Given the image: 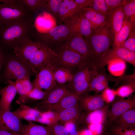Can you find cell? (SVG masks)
Returning a JSON list of instances; mask_svg holds the SVG:
<instances>
[{"label":"cell","mask_w":135,"mask_h":135,"mask_svg":"<svg viewBox=\"0 0 135 135\" xmlns=\"http://www.w3.org/2000/svg\"><path fill=\"white\" fill-rule=\"evenodd\" d=\"M34 74L50 64H54L57 53L51 48L30 38L25 40L13 51Z\"/></svg>","instance_id":"1"},{"label":"cell","mask_w":135,"mask_h":135,"mask_svg":"<svg viewBox=\"0 0 135 135\" xmlns=\"http://www.w3.org/2000/svg\"><path fill=\"white\" fill-rule=\"evenodd\" d=\"M34 16L6 26L0 27V42L12 52L25 40L31 38L34 31Z\"/></svg>","instance_id":"2"},{"label":"cell","mask_w":135,"mask_h":135,"mask_svg":"<svg viewBox=\"0 0 135 135\" xmlns=\"http://www.w3.org/2000/svg\"><path fill=\"white\" fill-rule=\"evenodd\" d=\"M92 53L94 59L93 65L96 64L110 49L114 40L112 33L107 21L97 28L93 30L92 34L84 39Z\"/></svg>","instance_id":"3"},{"label":"cell","mask_w":135,"mask_h":135,"mask_svg":"<svg viewBox=\"0 0 135 135\" xmlns=\"http://www.w3.org/2000/svg\"><path fill=\"white\" fill-rule=\"evenodd\" d=\"M0 80L5 84L9 81L16 80L26 76L34 75L25 64L13 52L6 51L5 56Z\"/></svg>","instance_id":"4"},{"label":"cell","mask_w":135,"mask_h":135,"mask_svg":"<svg viewBox=\"0 0 135 135\" xmlns=\"http://www.w3.org/2000/svg\"><path fill=\"white\" fill-rule=\"evenodd\" d=\"M33 14L16 0H4L0 2V27L26 20Z\"/></svg>","instance_id":"5"},{"label":"cell","mask_w":135,"mask_h":135,"mask_svg":"<svg viewBox=\"0 0 135 135\" xmlns=\"http://www.w3.org/2000/svg\"><path fill=\"white\" fill-rule=\"evenodd\" d=\"M97 72L92 64H88L76 70L72 81L66 84L71 92L79 96L87 93L90 83Z\"/></svg>","instance_id":"6"},{"label":"cell","mask_w":135,"mask_h":135,"mask_svg":"<svg viewBox=\"0 0 135 135\" xmlns=\"http://www.w3.org/2000/svg\"><path fill=\"white\" fill-rule=\"evenodd\" d=\"M54 50L57 54L54 65L69 69L74 73L77 69L91 63L86 59L68 48L65 43Z\"/></svg>","instance_id":"7"},{"label":"cell","mask_w":135,"mask_h":135,"mask_svg":"<svg viewBox=\"0 0 135 135\" xmlns=\"http://www.w3.org/2000/svg\"><path fill=\"white\" fill-rule=\"evenodd\" d=\"M70 34V28L67 24L57 26L48 32L44 34L33 32L31 39L33 41L40 42L52 48L58 46L66 41Z\"/></svg>","instance_id":"8"},{"label":"cell","mask_w":135,"mask_h":135,"mask_svg":"<svg viewBox=\"0 0 135 135\" xmlns=\"http://www.w3.org/2000/svg\"><path fill=\"white\" fill-rule=\"evenodd\" d=\"M55 68L54 64H50L40 70L32 82L33 88L44 90L47 95L57 84L54 74V70Z\"/></svg>","instance_id":"9"},{"label":"cell","mask_w":135,"mask_h":135,"mask_svg":"<svg viewBox=\"0 0 135 135\" xmlns=\"http://www.w3.org/2000/svg\"><path fill=\"white\" fill-rule=\"evenodd\" d=\"M10 110L3 111L0 109V128L12 134L24 135L25 124Z\"/></svg>","instance_id":"10"},{"label":"cell","mask_w":135,"mask_h":135,"mask_svg":"<svg viewBox=\"0 0 135 135\" xmlns=\"http://www.w3.org/2000/svg\"><path fill=\"white\" fill-rule=\"evenodd\" d=\"M66 42V44L68 48L94 64V59L92 53L86 41L82 36L78 34H70Z\"/></svg>","instance_id":"11"},{"label":"cell","mask_w":135,"mask_h":135,"mask_svg":"<svg viewBox=\"0 0 135 135\" xmlns=\"http://www.w3.org/2000/svg\"><path fill=\"white\" fill-rule=\"evenodd\" d=\"M67 24L70 29V34H78L84 39L88 38L93 32L89 22L82 12L71 18Z\"/></svg>","instance_id":"12"},{"label":"cell","mask_w":135,"mask_h":135,"mask_svg":"<svg viewBox=\"0 0 135 135\" xmlns=\"http://www.w3.org/2000/svg\"><path fill=\"white\" fill-rule=\"evenodd\" d=\"M79 105L82 110L87 113L101 108L104 106L105 102L101 94L93 95L87 93L79 96Z\"/></svg>","instance_id":"13"},{"label":"cell","mask_w":135,"mask_h":135,"mask_svg":"<svg viewBox=\"0 0 135 135\" xmlns=\"http://www.w3.org/2000/svg\"><path fill=\"white\" fill-rule=\"evenodd\" d=\"M71 92L66 84H60L57 83L45 98L36 104L35 108H38L45 105L56 103Z\"/></svg>","instance_id":"14"},{"label":"cell","mask_w":135,"mask_h":135,"mask_svg":"<svg viewBox=\"0 0 135 135\" xmlns=\"http://www.w3.org/2000/svg\"><path fill=\"white\" fill-rule=\"evenodd\" d=\"M135 99L126 100L120 98L115 100L112 105L108 116L111 122L115 121L121 115L127 111L134 108Z\"/></svg>","instance_id":"15"},{"label":"cell","mask_w":135,"mask_h":135,"mask_svg":"<svg viewBox=\"0 0 135 135\" xmlns=\"http://www.w3.org/2000/svg\"><path fill=\"white\" fill-rule=\"evenodd\" d=\"M112 76L107 74L104 68L97 70V72L90 84L88 92H102L108 87L109 81H112Z\"/></svg>","instance_id":"16"},{"label":"cell","mask_w":135,"mask_h":135,"mask_svg":"<svg viewBox=\"0 0 135 135\" xmlns=\"http://www.w3.org/2000/svg\"><path fill=\"white\" fill-rule=\"evenodd\" d=\"M79 100V96L71 92L56 103L45 105L37 108L45 110V111L50 110L58 112L78 104Z\"/></svg>","instance_id":"17"},{"label":"cell","mask_w":135,"mask_h":135,"mask_svg":"<svg viewBox=\"0 0 135 135\" xmlns=\"http://www.w3.org/2000/svg\"><path fill=\"white\" fill-rule=\"evenodd\" d=\"M34 21V27L40 33H46L57 26L56 18L46 11L39 14Z\"/></svg>","instance_id":"18"},{"label":"cell","mask_w":135,"mask_h":135,"mask_svg":"<svg viewBox=\"0 0 135 135\" xmlns=\"http://www.w3.org/2000/svg\"><path fill=\"white\" fill-rule=\"evenodd\" d=\"M124 18L123 5L114 8L108 17L107 22L113 34V42L122 27Z\"/></svg>","instance_id":"19"},{"label":"cell","mask_w":135,"mask_h":135,"mask_svg":"<svg viewBox=\"0 0 135 135\" xmlns=\"http://www.w3.org/2000/svg\"><path fill=\"white\" fill-rule=\"evenodd\" d=\"M7 84L0 90V109L3 111L10 110L11 104L17 93L14 82L10 80Z\"/></svg>","instance_id":"20"},{"label":"cell","mask_w":135,"mask_h":135,"mask_svg":"<svg viewBox=\"0 0 135 135\" xmlns=\"http://www.w3.org/2000/svg\"><path fill=\"white\" fill-rule=\"evenodd\" d=\"M56 112L59 120L64 124L68 122H72L76 124L83 120L84 116L79 104Z\"/></svg>","instance_id":"21"},{"label":"cell","mask_w":135,"mask_h":135,"mask_svg":"<svg viewBox=\"0 0 135 135\" xmlns=\"http://www.w3.org/2000/svg\"><path fill=\"white\" fill-rule=\"evenodd\" d=\"M82 13V12H81ZM80 12L74 0H62L58 15L64 24Z\"/></svg>","instance_id":"22"},{"label":"cell","mask_w":135,"mask_h":135,"mask_svg":"<svg viewBox=\"0 0 135 135\" xmlns=\"http://www.w3.org/2000/svg\"><path fill=\"white\" fill-rule=\"evenodd\" d=\"M82 13L88 20L93 30L97 28L107 21L108 17L107 16L96 11L90 8H86Z\"/></svg>","instance_id":"23"},{"label":"cell","mask_w":135,"mask_h":135,"mask_svg":"<svg viewBox=\"0 0 135 135\" xmlns=\"http://www.w3.org/2000/svg\"><path fill=\"white\" fill-rule=\"evenodd\" d=\"M109 106H105L102 108L87 113L84 116V119L86 122L88 124L98 123L102 124L108 116L109 112Z\"/></svg>","instance_id":"24"},{"label":"cell","mask_w":135,"mask_h":135,"mask_svg":"<svg viewBox=\"0 0 135 135\" xmlns=\"http://www.w3.org/2000/svg\"><path fill=\"white\" fill-rule=\"evenodd\" d=\"M134 30L135 28L124 18L122 27L112 44L113 48L116 49L120 47H122L128 37Z\"/></svg>","instance_id":"25"},{"label":"cell","mask_w":135,"mask_h":135,"mask_svg":"<svg viewBox=\"0 0 135 135\" xmlns=\"http://www.w3.org/2000/svg\"><path fill=\"white\" fill-rule=\"evenodd\" d=\"M52 135L49 127L36 124L32 121H28L25 124L24 135Z\"/></svg>","instance_id":"26"},{"label":"cell","mask_w":135,"mask_h":135,"mask_svg":"<svg viewBox=\"0 0 135 135\" xmlns=\"http://www.w3.org/2000/svg\"><path fill=\"white\" fill-rule=\"evenodd\" d=\"M47 95V93L45 90L33 87L22 98H18L16 102L21 104L32 101L42 100L45 98Z\"/></svg>","instance_id":"27"},{"label":"cell","mask_w":135,"mask_h":135,"mask_svg":"<svg viewBox=\"0 0 135 135\" xmlns=\"http://www.w3.org/2000/svg\"><path fill=\"white\" fill-rule=\"evenodd\" d=\"M54 74L57 83L64 84L72 81L74 72L71 70L66 68L56 67L54 70Z\"/></svg>","instance_id":"28"},{"label":"cell","mask_w":135,"mask_h":135,"mask_svg":"<svg viewBox=\"0 0 135 135\" xmlns=\"http://www.w3.org/2000/svg\"><path fill=\"white\" fill-rule=\"evenodd\" d=\"M118 126L126 128H134L135 125L134 108L125 112L115 120Z\"/></svg>","instance_id":"29"},{"label":"cell","mask_w":135,"mask_h":135,"mask_svg":"<svg viewBox=\"0 0 135 135\" xmlns=\"http://www.w3.org/2000/svg\"><path fill=\"white\" fill-rule=\"evenodd\" d=\"M13 112L21 120L24 119L26 116H30L36 117L38 120L41 116L42 112L36 108L30 107L25 104H20V107Z\"/></svg>","instance_id":"30"},{"label":"cell","mask_w":135,"mask_h":135,"mask_svg":"<svg viewBox=\"0 0 135 135\" xmlns=\"http://www.w3.org/2000/svg\"><path fill=\"white\" fill-rule=\"evenodd\" d=\"M30 77L26 76L16 80L15 86L17 93L19 95L18 98H20L30 92L33 88Z\"/></svg>","instance_id":"31"},{"label":"cell","mask_w":135,"mask_h":135,"mask_svg":"<svg viewBox=\"0 0 135 135\" xmlns=\"http://www.w3.org/2000/svg\"><path fill=\"white\" fill-rule=\"evenodd\" d=\"M16 2L33 14L43 10L45 0H17Z\"/></svg>","instance_id":"32"},{"label":"cell","mask_w":135,"mask_h":135,"mask_svg":"<svg viewBox=\"0 0 135 135\" xmlns=\"http://www.w3.org/2000/svg\"><path fill=\"white\" fill-rule=\"evenodd\" d=\"M108 64V71L112 74L116 76L122 75L126 69V62L119 58H114L111 60Z\"/></svg>","instance_id":"33"},{"label":"cell","mask_w":135,"mask_h":135,"mask_svg":"<svg viewBox=\"0 0 135 135\" xmlns=\"http://www.w3.org/2000/svg\"><path fill=\"white\" fill-rule=\"evenodd\" d=\"M124 18L135 28V0H124L123 5Z\"/></svg>","instance_id":"34"},{"label":"cell","mask_w":135,"mask_h":135,"mask_svg":"<svg viewBox=\"0 0 135 135\" xmlns=\"http://www.w3.org/2000/svg\"><path fill=\"white\" fill-rule=\"evenodd\" d=\"M59 120L56 112L48 110L42 112L41 116L36 122L49 126L58 122Z\"/></svg>","instance_id":"35"},{"label":"cell","mask_w":135,"mask_h":135,"mask_svg":"<svg viewBox=\"0 0 135 135\" xmlns=\"http://www.w3.org/2000/svg\"><path fill=\"white\" fill-rule=\"evenodd\" d=\"M62 0H45L43 10L49 12L55 18L58 15Z\"/></svg>","instance_id":"36"},{"label":"cell","mask_w":135,"mask_h":135,"mask_svg":"<svg viewBox=\"0 0 135 135\" xmlns=\"http://www.w3.org/2000/svg\"><path fill=\"white\" fill-rule=\"evenodd\" d=\"M88 7L108 17L107 6L104 0H89Z\"/></svg>","instance_id":"37"},{"label":"cell","mask_w":135,"mask_h":135,"mask_svg":"<svg viewBox=\"0 0 135 135\" xmlns=\"http://www.w3.org/2000/svg\"><path fill=\"white\" fill-rule=\"evenodd\" d=\"M135 90V87L128 84H124L118 88L115 91L116 95L121 97H127L132 94Z\"/></svg>","instance_id":"38"},{"label":"cell","mask_w":135,"mask_h":135,"mask_svg":"<svg viewBox=\"0 0 135 135\" xmlns=\"http://www.w3.org/2000/svg\"><path fill=\"white\" fill-rule=\"evenodd\" d=\"M48 126L52 135H68L64 125L57 122Z\"/></svg>","instance_id":"39"},{"label":"cell","mask_w":135,"mask_h":135,"mask_svg":"<svg viewBox=\"0 0 135 135\" xmlns=\"http://www.w3.org/2000/svg\"><path fill=\"white\" fill-rule=\"evenodd\" d=\"M122 47L128 50L135 52V30H133L124 42Z\"/></svg>","instance_id":"40"},{"label":"cell","mask_w":135,"mask_h":135,"mask_svg":"<svg viewBox=\"0 0 135 135\" xmlns=\"http://www.w3.org/2000/svg\"><path fill=\"white\" fill-rule=\"evenodd\" d=\"M101 95L104 102L107 103L113 101L116 95L115 91L109 87L102 92Z\"/></svg>","instance_id":"41"},{"label":"cell","mask_w":135,"mask_h":135,"mask_svg":"<svg viewBox=\"0 0 135 135\" xmlns=\"http://www.w3.org/2000/svg\"><path fill=\"white\" fill-rule=\"evenodd\" d=\"M113 131L115 135H135V130L134 128L118 126L114 128Z\"/></svg>","instance_id":"42"},{"label":"cell","mask_w":135,"mask_h":135,"mask_svg":"<svg viewBox=\"0 0 135 135\" xmlns=\"http://www.w3.org/2000/svg\"><path fill=\"white\" fill-rule=\"evenodd\" d=\"M104 0L108 9V16L114 8L118 6L123 5L124 1V0Z\"/></svg>","instance_id":"43"},{"label":"cell","mask_w":135,"mask_h":135,"mask_svg":"<svg viewBox=\"0 0 135 135\" xmlns=\"http://www.w3.org/2000/svg\"><path fill=\"white\" fill-rule=\"evenodd\" d=\"M89 129L94 135H100L103 130L102 124L98 123H94L88 124Z\"/></svg>","instance_id":"44"},{"label":"cell","mask_w":135,"mask_h":135,"mask_svg":"<svg viewBox=\"0 0 135 135\" xmlns=\"http://www.w3.org/2000/svg\"><path fill=\"white\" fill-rule=\"evenodd\" d=\"M76 2L79 12L81 13L86 8L88 7L89 0H74Z\"/></svg>","instance_id":"45"},{"label":"cell","mask_w":135,"mask_h":135,"mask_svg":"<svg viewBox=\"0 0 135 135\" xmlns=\"http://www.w3.org/2000/svg\"><path fill=\"white\" fill-rule=\"evenodd\" d=\"M6 50L0 42V77L5 60Z\"/></svg>","instance_id":"46"},{"label":"cell","mask_w":135,"mask_h":135,"mask_svg":"<svg viewBox=\"0 0 135 135\" xmlns=\"http://www.w3.org/2000/svg\"><path fill=\"white\" fill-rule=\"evenodd\" d=\"M64 125L68 133H70L76 129V124L72 122H68L64 124Z\"/></svg>","instance_id":"47"},{"label":"cell","mask_w":135,"mask_h":135,"mask_svg":"<svg viewBox=\"0 0 135 135\" xmlns=\"http://www.w3.org/2000/svg\"><path fill=\"white\" fill-rule=\"evenodd\" d=\"M78 135H94L89 129L83 130L78 132Z\"/></svg>","instance_id":"48"},{"label":"cell","mask_w":135,"mask_h":135,"mask_svg":"<svg viewBox=\"0 0 135 135\" xmlns=\"http://www.w3.org/2000/svg\"><path fill=\"white\" fill-rule=\"evenodd\" d=\"M68 135H78V132L76 130L74 131L68 133Z\"/></svg>","instance_id":"49"},{"label":"cell","mask_w":135,"mask_h":135,"mask_svg":"<svg viewBox=\"0 0 135 135\" xmlns=\"http://www.w3.org/2000/svg\"><path fill=\"white\" fill-rule=\"evenodd\" d=\"M13 135H21V134H13Z\"/></svg>","instance_id":"50"},{"label":"cell","mask_w":135,"mask_h":135,"mask_svg":"<svg viewBox=\"0 0 135 135\" xmlns=\"http://www.w3.org/2000/svg\"></svg>","instance_id":"51"}]
</instances>
